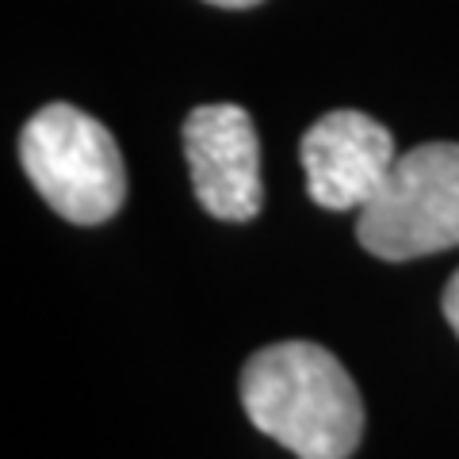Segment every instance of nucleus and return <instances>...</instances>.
<instances>
[{"mask_svg": "<svg viewBox=\"0 0 459 459\" xmlns=\"http://www.w3.org/2000/svg\"><path fill=\"white\" fill-rule=\"evenodd\" d=\"M440 307H444V318L452 322V329L459 333V272L448 280V287H444V295H440Z\"/></svg>", "mask_w": 459, "mask_h": 459, "instance_id": "423d86ee", "label": "nucleus"}, {"mask_svg": "<svg viewBox=\"0 0 459 459\" xmlns=\"http://www.w3.org/2000/svg\"><path fill=\"white\" fill-rule=\"evenodd\" d=\"M249 421L299 459H349L364 437V402L329 349L280 341L241 368Z\"/></svg>", "mask_w": 459, "mask_h": 459, "instance_id": "f257e3e1", "label": "nucleus"}, {"mask_svg": "<svg viewBox=\"0 0 459 459\" xmlns=\"http://www.w3.org/2000/svg\"><path fill=\"white\" fill-rule=\"evenodd\" d=\"M184 157H188L195 199L207 214L222 222H249L261 214V142L246 108H195L184 123Z\"/></svg>", "mask_w": 459, "mask_h": 459, "instance_id": "20e7f679", "label": "nucleus"}, {"mask_svg": "<svg viewBox=\"0 0 459 459\" xmlns=\"http://www.w3.org/2000/svg\"><path fill=\"white\" fill-rule=\"evenodd\" d=\"M207 4H219V8H253L261 0H207Z\"/></svg>", "mask_w": 459, "mask_h": 459, "instance_id": "0eeeda50", "label": "nucleus"}, {"mask_svg": "<svg viewBox=\"0 0 459 459\" xmlns=\"http://www.w3.org/2000/svg\"><path fill=\"white\" fill-rule=\"evenodd\" d=\"M356 238L383 261H418L459 246V146L425 142L402 153L383 188L356 211Z\"/></svg>", "mask_w": 459, "mask_h": 459, "instance_id": "7ed1b4c3", "label": "nucleus"}, {"mask_svg": "<svg viewBox=\"0 0 459 459\" xmlns=\"http://www.w3.org/2000/svg\"><path fill=\"white\" fill-rule=\"evenodd\" d=\"M310 199L325 211H360L398 161L394 138L364 111H329L303 134Z\"/></svg>", "mask_w": 459, "mask_h": 459, "instance_id": "39448f33", "label": "nucleus"}, {"mask_svg": "<svg viewBox=\"0 0 459 459\" xmlns=\"http://www.w3.org/2000/svg\"><path fill=\"white\" fill-rule=\"evenodd\" d=\"M20 161L39 195L77 226L108 222L123 207L126 172L104 123L74 104H47L20 134Z\"/></svg>", "mask_w": 459, "mask_h": 459, "instance_id": "f03ea898", "label": "nucleus"}]
</instances>
